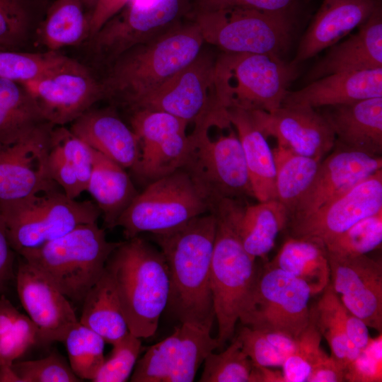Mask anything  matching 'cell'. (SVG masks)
Segmentation results:
<instances>
[{"instance_id": "obj_56", "label": "cell", "mask_w": 382, "mask_h": 382, "mask_svg": "<svg viewBox=\"0 0 382 382\" xmlns=\"http://www.w3.org/2000/svg\"><path fill=\"white\" fill-rule=\"evenodd\" d=\"M344 325L349 341L362 350L371 338L368 330L369 327L362 320L351 313L347 308L345 315Z\"/></svg>"}, {"instance_id": "obj_18", "label": "cell", "mask_w": 382, "mask_h": 382, "mask_svg": "<svg viewBox=\"0 0 382 382\" xmlns=\"http://www.w3.org/2000/svg\"><path fill=\"white\" fill-rule=\"evenodd\" d=\"M265 137L294 153L318 160L334 148L335 136L321 112L306 106L282 105L272 111L248 110Z\"/></svg>"}, {"instance_id": "obj_27", "label": "cell", "mask_w": 382, "mask_h": 382, "mask_svg": "<svg viewBox=\"0 0 382 382\" xmlns=\"http://www.w3.org/2000/svg\"><path fill=\"white\" fill-rule=\"evenodd\" d=\"M86 191L94 199L109 229L116 227L119 217L139 194L125 168L96 150Z\"/></svg>"}, {"instance_id": "obj_36", "label": "cell", "mask_w": 382, "mask_h": 382, "mask_svg": "<svg viewBox=\"0 0 382 382\" xmlns=\"http://www.w3.org/2000/svg\"><path fill=\"white\" fill-rule=\"evenodd\" d=\"M316 305L311 308V316L322 337L327 340L331 357L346 370V357L351 342L345 330L346 307L330 283L321 292Z\"/></svg>"}, {"instance_id": "obj_14", "label": "cell", "mask_w": 382, "mask_h": 382, "mask_svg": "<svg viewBox=\"0 0 382 382\" xmlns=\"http://www.w3.org/2000/svg\"><path fill=\"white\" fill-rule=\"evenodd\" d=\"M21 84L45 121L54 126L71 123L103 99L100 83L74 59L46 76Z\"/></svg>"}, {"instance_id": "obj_3", "label": "cell", "mask_w": 382, "mask_h": 382, "mask_svg": "<svg viewBox=\"0 0 382 382\" xmlns=\"http://www.w3.org/2000/svg\"><path fill=\"white\" fill-rule=\"evenodd\" d=\"M105 268L114 279L129 332L141 339L153 336L170 293L161 251L137 236L120 243Z\"/></svg>"}, {"instance_id": "obj_33", "label": "cell", "mask_w": 382, "mask_h": 382, "mask_svg": "<svg viewBox=\"0 0 382 382\" xmlns=\"http://www.w3.org/2000/svg\"><path fill=\"white\" fill-rule=\"evenodd\" d=\"M275 166V199L289 216L312 183L322 160L278 146L272 150Z\"/></svg>"}, {"instance_id": "obj_51", "label": "cell", "mask_w": 382, "mask_h": 382, "mask_svg": "<svg viewBox=\"0 0 382 382\" xmlns=\"http://www.w3.org/2000/svg\"><path fill=\"white\" fill-rule=\"evenodd\" d=\"M48 155V168L52 179L65 195L76 199L83 192L76 173L60 149L51 144Z\"/></svg>"}, {"instance_id": "obj_48", "label": "cell", "mask_w": 382, "mask_h": 382, "mask_svg": "<svg viewBox=\"0 0 382 382\" xmlns=\"http://www.w3.org/2000/svg\"><path fill=\"white\" fill-rule=\"evenodd\" d=\"M11 368L21 382H79L62 356L52 352L47 357L30 361H15Z\"/></svg>"}, {"instance_id": "obj_34", "label": "cell", "mask_w": 382, "mask_h": 382, "mask_svg": "<svg viewBox=\"0 0 382 382\" xmlns=\"http://www.w3.org/2000/svg\"><path fill=\"white\" fill-rule=\"evenodd\" d=\"M212 327L192 323L179 325L180 343L174 366L166 382H192L207 356L219 348L212 336Z\"/></svg>"}, {"instance_id": "obj_57", "label": "cell", "mask_w": 382, "mask_h": 382, "mask_svg": "<svg viewBox=\"0 0 382 382\" xmlns=\"http://www.w3.org/2000/svg\"><path fill=\"white\" fill-rule=\"evenodd\" d=\"M250 382H284L282 373L264 367L253 365Z\"/></svg>"}, {"instance_id": "obj_16", "label": "cell", "mask_w": 382, "mask_h": 382, "mask_svg": "<svg viewBox=\"0 0 382 382\" xmlns=\"http://www.w3.org/2000/svg\"><path fill=\"white\" fill-rule=\"evenodd\" d=\"M54 127L45 123L17 143L0 146V202L18 200L59 186L48 168Z\"/></svg>"}, {"instance_id": "obj_23", "label": "cell", "mask_w": 382, "mask_h": 382, "mask_svg": "<svg viewBox=\"0 0 382 382\" xmlns=\"http://www.w3.org/2000/svg\"><path fill=\"white\" fill-rule=\"evenodd\" d=\"M382 68V9L377 4L357 33L344 42L332 45L313 68L311 81L344 72Z\"/></svg>"}, {"instance_id": "obj_30", "label": "cell", "mask_w": 382, "mask_h": 382, "mask_svg": "<svg viewBox=\"0 0 382 382\" xmlns=\"http://www.w3.org/2000/svg\"><path fill=\"white\" fill-rule=\"evenodd\" d=\"M286 209L277 200L270 199L245 206L238 222L243 245L253 258H265L273 248L275 240L286 228Z\"/></svg>"}, {"instance_id": "obj_42", "label": "cell", "mask_w": 382, "mask_h": 382, "mask_svg": "<svg viewBox=\"0 0 382 382\" xmlns=\"http://www.w3.org/2000/svg\"><path fill=\"white\" fill-rule=\"evenodd\" d=\"M204 363L201 382H250L253 369L236 337L225 350L209 353Z\"/></svg>"}, {"instance_id": "obj_45", "label": "cell", "mask_w": 382, "mask_h": 382, "mask_svg": "<svg viewBox=\"0 0 382 382\" xmlns=\"http://www.w3.org/2000/svg\"><path fill=\"white\" fill-rule=\"evenodd\" d=\"M382 243V211L366 216L327 242L329 252L342 255H362Z\"/></svg>"}, {"instance_id": "obj_58", "label": "cell", "mask_w": 382, "mask_h": 382, "mask_svg": "<svg viewBox=\"0 0 382 382\" xmlns=\"http://www.w3.org/2000/svg\"><path fill=\"white\" fill-rule=\"evenodd\" d=\"M0 382H21L11 366H0Z\"/></svg>"}, {"instance_id": "obj_53", "label": "cell", "mask_w": 382, "mask_h": 382, "mask_svg": "<svg viewBox=\"0 0 382 382\" xmlns=\"http://www.w3.org/2000/svg\"><path fill=\"white\" fill-rule=\"evenodd\" d=\"M15 251L7 237L5 228L0 221V294L8 289L10 283L16 279L14 270Z\"/></svg>"}, {"instance_id": "obj_6", "label": "cell", "mask_w": 382, "mask_h": 382, "mask_svg": "<svg viewBox=\"0 0 382 382\" xmlns=\"http://www.w3.org/2000/svg\"><path fill=\"white\" fill-rule=\"evenodd\" d=\"M100 212L91 201L67 197L59 186L0 202V221L18 255L37 248L76 226L97 222Z\"/></svg>"}, {"instance_id": "obj_44", "label": "cell", "mask_w": 382, "mask_h": 382, "mask_svg": "<svg viewBox=\"0 0 382 382\" xmlns=\"http://www.w3.org/2000/svg\"><path fill=\"white\" fill-rule=\"evenodd\" d=\"M321 339L311 316L309 324L296 339L294 349L282 366L284 382H306L313 366L327 354L320 347Z\"/></svg>"}, {"instance_id": "obj_59", "label": "cell", "mask_w": 382, "mask_h": 382, "mask_svg": "<svg viewBox=\"0 0 382 382\" xmlns=\"http://www.w3.org/2000/svg\"><path fill=\"white\" fill-rule=\"evenodd\" d=\"M81 1H82L84 7H88L91 8L92 11L98 0H81Z\"/></svg>"}, {"instance_id": "obj_17", "label": "cell", "mask_w": 382, "mask_h": 382, "mask_svg": "<svg viewBox=\"0 0 382 382\" xmlns=\"http://www.w3.org/2000/svg\"><path fill=\"white\" fill-rule=\"evenodd\" d=\"M330 283L343 305L371 328L382 332V264L366 254L328 251Z\"/></svg>"}, {"instance_id": "obj_4", "label": "cell", "mask_w": 382, "mask_h": 382, "mask_svg": "<svg viewBox=\"0 0 382 382\" xmlns=\"http://www.w3.org/2000/svg\"><path fill=\"white\" fill-rule=\"evenodd\" d=\"M242 200L221 199L213 203L216 219L210 281L219 348L234 335L240 313L255 284L258 269L244 248L238 222Z\"/></svg>"}, {"instance_id": "obj_35", "label": "cell", "mask_w": 382, "mask_h": 382, "mask_svg": "<svg viewBox=\"0 0 382 382\" xmlns=\"http://www.w3.org/2000/svg\"><path fill=\"white\" fill-rule=\"evenodd\" d=\"M40 340L36 325L0 296V366H11Z\"/></svg>"}, {"instance_id": "obj_25", "label": "cell", "mask_w": 382, "mask_h": 382, "mask_svg": "<svg viewBox=\"0 0 382 382\" xmlns=\"http://www.w3.org/2000/svg\"><path fill=\"white\" fill-rule=\"evenodd\" d=\"M376 97H382V68L336 73L318 79L302 89L289 91L282 105L316 109Z\"/></svg>"}, {"instance_id": "obj_49", "label": "cell", "mask_w": 382, "mask_h": 382, "mask_svg": "<svg viewBox=\"0 0 382 382\" xmlns=\"http://www.w3.org/2000/svg\"><path fill=\"white\" fill-rule=\"evenodd\" d=\"M30 25L26 0H0V47H18L25 40Z\"/></svg>"}, {"instance_id": "obj_32", "label": "cell", "mask_w": 382, "mask_h": 382, "mask_svg": "<svg viewBox=\"0 0 382 382\" xmlns=\"http://www.w3.org/2000/svg\"><path fill=\"white\" fill-rule=\"evenodd\" d=\"M90 18L81 0H55L38 28L39 40L49 51L77 45L89 38Z\"/></svg>"}, {"instance_id": "obj_20", "label": "cell", "mask_w": 382, "mask_h": 382, "mask_svg": "<svg viewBox=\"0 0 382 382\" xmlns=\"http://www.w3.org/2000/svg\"><path fill=\"white\" fill-rule=\"evenodd\" d=\"M332 150L321 161L312 183L289 216L287 225L307 217L331 199L382 169L381 156L352 151L337 144Z\"/></svg>"}, {"instance_id": "obj_54", "label": "cell", "mask_w": 382, "mask_h": 382, "mask_svg": "<svg viewBox=\"0 0 382 382\" xmlns=\"http://www.w3.org/2000/svg\"><path fill=\"white\" fill-rule=\"evenodd\" d=\"M345 374L343 366L325 354L313 366L306 382H342Z\"/></svg>"}, {"instance_id": "obj_38", "label": "cell", "mask_w": 382, "mask_h": 382, "mask_svg": "<svg viewBox=\"0 0 382 382\" xmlns=\"http://www.w3.org/2000/svg\"><path fill=\"white\" fill-rule=\"evenodd\" d=\"M63 342L73 372L82 381H92L105 359V340L79 320L70 327Z\"/></svg>"}, {"instance_id": "obj_8", "label": "cell", "mask_w": 382, "mask_h": 382, "mask_svg": "<svg viewBox=\"0 0 382 382\" xmlns=\"http://www.w3.org/2000/svg\"><path fill=\"white\" fill-rule=\"evenodd\" d=\"M192 13L204 42L224 52L280 57L291 42L294 20L290 13L229 7Z\"/></svg>"}, {"instance_id": "obj_2", "label": "cell", "mask_w": 382, "mask_h": 382, "mask_svg": "<svg viewBox=\"0 0 382 382\" xmlns=\"http://www.w3.org/2000/svg\"><path fill=\"white\" fill-rule=\"evenodd\" d=\"M204 41L192 21L128 50L109 64L103 98L134 110L202 52Z\"/></svg>"}, {"instance_id": "obj_37", "label": "cell", "mask_w": 382, "mask_h": 382, "mask_svg": "<svg viewBox=\"0 0 382 382\" xmlns=\"http://www.w3.org/2000/svg\"><path fill=\"white\" fill-rule=\"evenodd\" d=\"M72 60L59 51L23 52L0 50V78L24 83L46 76Z\"/></svg>"}, {"instance_id": "obj_24", "label": "cell", "mask_w": 382, "mask_h": 382, "mask_svg": "<svg viewBox=\"0 0 382 382\" xmlns=\"http://www.w3.org/2000/svg\"><path fill=\"white\" fill-rule=\"evenodd\" d=\"M70 130L94 150L132 171L140 157L138 139L110 109H89L71 123Z\"/></svg>"}, {"instance_id": "obj_26", "label": "cell", "mask_w": 382, "mask_h": 382, "mask_svg": "<svg viewBox=\"0 0 382 382\" xmlns=\"http://www.w3.org/2000/svg\"><path fill=\"white\" fill-rule=\"evenodd\" d=\"M230 124L236 129L248 170L254 197L258 202L275 199V166L272 150L250 112L227 108Z\"/></svg>"}, {"instance_id": "obj_21", "label": "cell", "mask_w": 382, "mask_h": 382, "mask_svg": "<svg viewBox=\"0 0 382 382\" xmlns=\"http://www.w3.org/2000/svg\"><path fill=\"white\" fill-rule=\"evenodd\" d=\"M321 113L335 136V144L381 156L382 97L327 106Z\"/></svg>"}, {"instance_id": "obj_5", "label": "cell", "mask_w": 382, "mask_h": 382, "mask_svg": "<svg viewBox=\"0 0 382 382\" xmlns=\"http://www.w3.org/2000/svg\"><path fill=\"white\" fill-rule=\"evenodd\" d=\"M120 243L108 241L105 230L93 222L19 255L46 274L69 300L82 303Z\"/></svg>"}, {"instance_id": "obj_19", "label": "cell", "mask_w": 382, "mask_h": 382, "mask_svg": "<svg viewBox=\"0 0 382 382\" xmlns=\"http://www.w3.org/2000/svg\"><path fill=\"white\" fill-rule=\"evenodd\" d=\"M16 282L21 303L37 327L40 340L63 342L70 327L79 321L69 299L46 274L23 258Z\"/></svg>"}, {"instance_id": "obj_13", "label": "cell", "mask_w": 382, "mask_h": 382, "mask_svg": "<svg viewBox=\"0 0 382 382\" xmlns=\"http://www.w3.org/2000/svg\"><path fill=\"white\" fill-rule=\"evenodd\" d=\"M216 59L202 51L158 89L132 110L149 109L172 115L187 125L207 116L225 118L227 112L218 105L215 93Z\"/></svg>"}, {"instance_id": "obj_12", "label": "cell", "mask_w": 382, "mask_h": 382, "mask_svg": "<svg viewBox=\"0 0 382 382\" xmlns=\"http://www.w3.org/2000/svg\"><path fill=\"white\" fill-rule=\"evenodd\" d=\"M186 4L187 0H129L88 39L91 50L109 65L178 24Z\"/></svg>"}, {"instance_id": "obj_11", "label": "cell", "mask_w": 382, "mask_h": 382, "mask_svg": "<svg viewBox=\"0 0 382 382\" xmlns=\"http://www.w3.org/2000/svg\"><path fill=\"white\" fill-rule=\"evenodd\" d=\"M308 285L291 274L267 265L258 270L239 316L243 325L296 339L311 320Z\"/></svg>"}, {"instance_id": "obj_43", "label": "cell", "mask_w": 382, "mask_h": 382, "mask_svg": "<svg viewBox=\"0 0 382 382\" xmlns=\"http://www.w3.org/2000/svg\"><path fill=\"white\" fill-rule=\"evenodd\" d=\"M180 343L179 326L159 342L150 347L137 360L132 382H166L176 361Z\"/></svg>"}, {"instance_id": "obj_50", "label": "cell", "mask_w": 382, "mask_h": 382, "mask_svg": "<svg viewBox=\"0 0 382 382\" xmlns=\"http://www.w3.org/2000/svg\"><path fill=\"white\" fill-rule=\"evenodd\" d=\"M345 381H382V335L370 338L359 355L349 364L345 374Z\"/></svg>"}, {"instance_id": "obj_28", "label": "cell", "mask_w": 382, "mask_h": 382, "mask_svg": "<svg viewBox=\"0 0 382 382\" xmlns=\"http://www.w3.org/2000/svg\"><path fill=\"white\" fill-rule=\"evenodd\" d=\"M79 322L112 345L125 337L129 328L114 279L105 268L82 301Z\"/></svg>"}, {"instance_id": "obj_9", "label": "cell", "mask_w": 382, "mask_h": 382, "mask_svg": "<svg viewBox=\"0 0 382 382\" xmlns=\"http://www.w3.org/2000/svg\"><path fill=\"white\" fill-rule=\"evenodd\" d=\"M209 199L183 169L152 181L119 217L127 239L170 231L211 211Z\"/></svg>"}, {"instance_id": "obj_46", "label": "cell", "mask_w": 382, "mask_h": 382, "mask_svg": "<svg viewBox=\"0 0 382 382\" xmlns=\"http://www.w3.org/2000/svg\"><path fill=\"white\" fill-rule=\"evenodd\" d=\"M142 350L141 338L131 332L112 345L110 355L98 371L93 382H125L132 375Z\"/></svg>"}, {"instance_id": "obj_22", "label": "cell", "mask_w": 382, "mask_h": 382, "mask_svg": "<svg viewBox=\"0 0 382 382\" xmlns=\"http://www.w3.org/2000/svg\"><path fill=\"white\" fill-rule=\"evenodd\" d=\"M381 0H323L303 35L293 63L314 57L359 27Z\"/></svg>"}, {"instance_id": "obj_7", "label": "cell", "mask_w": 382, "mask_h": 382, "mask_svg": "<svg viewBox=\"0 0 382 382\" xmlns=\"http://www.w3.org/2000/svg\"><path fill=\"white\" fill-rule=\"evenodd\" d=\"M296 65L275 55L224 52L216 62L218 105L266 112L279 108L296 76Z\"/></svg>"}, {"instance_id": "obj_15", "label": "cell", "mask_w": 382, "mask_h": 382, "mask_svg": "<svg viewBox=\"0 0 382 382\" xmlns=\"http://www.w3.org/2000/svg\"><path fill=\"white\" fill-rule=\"evenodd\" d=\"M380 211H382V169L286 228H289L291 236L316 239L325 245L359 220Z\"/></svg>"}, {"instance_id": "obj_47", "label": "cell", "mask_w": 382, "mask_h": 382, "mask_svg": "<svg viewBox=\"0 0 382 382\" xmlns=\"http://www.w3.org/2000/svg\"><path fill=\"white\" fill-rule=\"evenodd\" d=\"M50 141L73 166L83 192L86 191L94 163L95 150L65 126L53 127Z\"/></svg>"}, {"instance_id": "obj_41", "label": "cell", "mask_w": 382, "mask_h": 382, "mask_svg": "<svg viewBox=\"0 0 382 382\" xmlns=\"http://www.w3.org/2000/svg\"><path fill=\"white\" fill-rule=\"evenodd\" d=\"M131 128L140 147V156L161 144L170 137L186 132L187 124L168 113L149 109L133 110Z\"/></svg>"}, {"instance_id": "obj_40", "label": "cell", "mask_w": 382, "mask_h": 382, "mask_svg": "<svg viewBox=\"0 0 382 382\" xmlns=\"http://www.w3.org/2000/svg\"><path fill=\"white\" fill-rule=\"evenodd\" d=\"M190 144L186 132L175 134L139 157L132 171L147 184L182 168Z\"/></svg>"}, {"instance_id": "obj_55", "label": "cell", "mask_w": 382, "mask_h": 382, "mask_svg": "<svg viewBox=\"0 0 382 382\" xmlns=\"http://www.w3.org/2000/svg\"><path fill=\"white\" fill-rule=\"evenodd\" d=\"M128 1L129 0H98L91 13L89 38Z\"/></svg>"}, {"instance_id": "obj_10", "label": "cell", "mask_w": 382, "mask_h": 382, "mask_svg": "<svg viewBox=\"0 0 382 382\" xmlns=\"http://www.w3.org/2000/svg\"><path fill=\"white\" fill-rule=\"evenodd\" d=\"M211 124L204 120L189 134L190 144L182 169L187 173L211 205L221 199L254 197L243 149L236 132L212 139ZM255 198V197H254Z\"/></svg>"}, {"instance_id": "obj_29", "label": "cell", "mask_w": 382, "mask_h": 382, "mask_svg": "<svg viewBox=\"0 0 382 382\" xmlns=\"http://www.w3.org/2000/svg\"><path fill=\"white\" fill-rule=\"evenodd\" d=\"M269 265L305 282L312 296L321 293L330 283L327 249L323 243L316 239L289 236Z\"/></svg>"}, {"instance_id": "obj_31", "label": "cell", "mask_w": 382, "mask_h": 382, "mask_svg": "<svg viewBox=\"0 0 382 382\" xmlns=\"http://www.w3.org/2000/svg\"><path fill=\"white\" fill-rule=\"evenodd\" d=\"M47 122L23 85L0 78V146L17 143Z\"/></svg>"}, {"instance_id": "obj_1", "label": "cell", "mask_w": 382, "mask_h": 382, "mask_svg": "<svg viewBox=\"0 0 382 382\" xmlns=\"http://www.w3.org/2000/svg\"><path fill=\"white\" fill-rule=\"evenodd\" d=\"M216 219L212 211L170 231L153 234L168 267L167 308L180 323L212 327L210 271Z\"/></svg>"}, {"instance_id": "obj_39", "label": "cell", "mask_w": 382, "mask_h": 382, "mask_svg": "<svg viewBox=\"0 0 382 382\" xmlns=\"http://www.w3.org/2000/svg\"><path fill=\"white\" fill-rule=\"evenodd\" d=\"M236 338L253 365L282 366L294 349L296 340L285 334L243 325Z\"/></svg>"}, {"instance_id": "obj_52", "label": "cell", "mask_w": 382, "mask_h": 382, "mask_svg": "<svg viewBox=\"0 0 382 382\" xmlns=\"http://www.w3.org/2000/svg\"><path fill=\"white\" fill-rule=\"evenodd\" d=\"M296 0H194V11H211L229 7L255 9L269 13H290Z\"/></svg>"}]
</instances>
